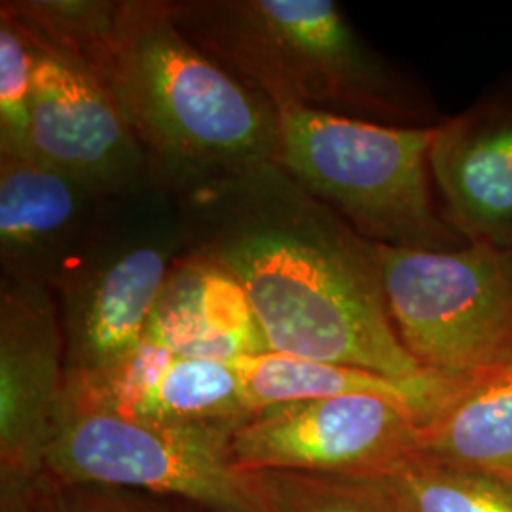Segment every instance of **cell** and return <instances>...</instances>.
I'll list each match as a JSON object with an SVG mask.
<instances>
[{
	"label": "cell",
	"instance_id": "15",
	"mask_svg": "<svg viewBox=\"0 0 512 512\" xmlns=\"http://www.w3.org/2000/svg\"><path fill=\"white\" fill-rule=\"evenodd\" d=\"M418 452L512 480V361L456 380L421 423Z\"/></svg>",
	"mask_w": 512,
	"mask_h": 512
},
{
	"label": "cell",
	"instance_id": "13",
	"mask_svg": "<svg viewBox=\"0 0 512 512\" xmlns=\"http://www.w3.org/2000/svg\"><path fill=\"white\" fill-rule=\"evenodd\" d=\"M65 397L154 423L238 429L256 416L232 361L183 357L147 340L103 378L65 385Z\"/></svg>",
	"mask_w": 512,
	"mask_h": 512
},
{
	"label": "cell",
	"instance_id": "1",
	"mask_svg": "<svg viewBox=\"0 0 512 512\" xmlns=\"http://www.w3.org/2000/svg\"><path fill=\"white\" fill-rule=\"evenodd\" d=\"M179 198L188 251L236 277L270 351L399 380L429 374L393 329L378 245L277 162Z\"/></svg>",
	"mask_w": 512,
	"mask_h": 512
},
{
	"label": "cell",
	"instance_id": "12",
	"mask_svg": "<svg viewBox=\"0 0 512 512\" xmlns=\"http://www.w3.org/2000/svg\"><path fill=\"white\" fill-rule=\"evenodd\" d=\"M431 175L444 217L463 238L512 249V73L440 120Z\"/></svg>",
	"mask_w": 512,
	"mask_h": 512
},
{
	"label": "cell",
	"instance_id": "11",
	"mask_svg": "<svg viewBox=\"0 0 512 512\" xmlns=\"http://www.w3.org/2000/svg\"><path fill=\"white\" fill-rule=\"evenodd\" d=\"M109 196L33 158H0L2 277L54 293L86 251Z\"/></svg>",
	"mask_w": 512,
	"mask_h": 512
},
{
	"label": "cell",
	"instance_id": "22",
	"mask_svg": "<svg viewBox=\"0 0 512 512\" xmlns=\"http://www.w3.org/2000/svg\"><path fill=\"white\" fill-rule=\"evenodd\" d=\"M37 482L0 484V512H37V505H35Z\"/></svg>",
	"mask_w": 512,
	"mask_h": 512
},
{
	"label": "cell",
	"instance_id": "5",
	"mask_svg": "<svg viewBox=\"0 0 512 512\" xmlns=\"http://www.w3.org/2000/svg\"><path fill=\"white\" fill-rule=\"evenodd\" d=\"M186 251L177 192L148 177L109 196L86 251L54 291L65 385L103 378L145 342L165 283Z\"/></svg>",
	"mask_w": 512,
	"mask_h": 512
},
{
	"label": "cell",
	"instance_id": "8",
	"mask_svg": "<svg viewBox=\"0 0 512 512\" xmlns=\"http://www.w3.org/2000/svg\"><path fill=\"white\" fill-rule=\"evenodd\" d=\"M421 416L408 404L344 395L258 412L232 433L239 471L387 475L420 450Z\"/></svg>",
	"mask_w": 512,
	"mask_h": 512
},
{
	"label": "cell",
	"instance_id": "16",
	"mask_svg": "<svg viewBox=\"0 0 512 512\" xmlns=\"http://www.w3.org/2000/svg\"><path fill=\"white\" fill-rule=\"evenodd\" d=\"M232 363L238 368L245 397L255 414L285 404L374 395L412 406L423 423L456 382L437 374L404 380L387 378L361 368L308 361L274 351L241 357Z\"/></svg>",
	"mask_w": 512,
	"mask_h": 512
},
{
	"label": "cell",
	"instance_id": "2",
	"mask_svg": "<svg viewBox=\"0 0 512 512\" xmlns=\"http://www.w3.org/2000/svg\"><path fill=\"white\" fill-rule=\"evenodd\" d=\"M92 74L145 150L150 177L177 194L277 158V107L184 37L169 0H124Z\"/></svg>",
	"mask_w": 512,
	"mask_h": 512
},
{
	"label": "cell",
	"instance_id": "6",
	"mask_svg": "<svg viewBox=\"0 0 512 512\" xmlns=\"http://www.w3.org/2000/svg\"><path fill=\"white\" fill-rule=\"evenodd\" d=\"M236 429L133 420L63 397L44 475L183 499L207 512H266L230 454Z\"/></svg>",
	"mask_w": 512,
	"mask_h": 512
},
{
	"label": "cell",
	"instance_id": "18",
	"mask_svg": "<svg viewBox=\"0 0 512 512\" xmlns=\"http://www.w3.org/2000/svg\"><path fill=\"white\" fill-rule=\"evenodd\" d=\"M266 512H408L385 475L249 473Z\"/></svg>",
	"mask_w": 512,
	"mask_h": 512
},
{
	"label": "cell",
	"instance_id": "14",
	"mask_svg": "<svg viewBox=\"0 0 512 512\" xmlns=\"http://www.w3.org/2000/svg\"><path fill=\"white\" fill-rule=\"evenodd\" d=\"M145 340L183 357L226 363L270 351L236 277L192 251L169 275Z\"/></svg>",
	"mask_w": 512,
	"mask_h": 512
},
{
	"label": "cell",
	"instance_id": "19",
	"mask_svg": "<svg viewBox=\"0 0 512 512\" xmlns=\"http://www.w3.org/2000/svg\"><path fill=\"white\" fill-rule=\"evenodd\" d=\"M387 478L408 512H512V480L458 469L420 452Z\"/></svg>",
	"mask_w": 512,
	"mask_h": 512
},
{
	"label": "cell",
	"instance_id": "10",
	"mask_svg": "<svg viewBox=\"0 0 512 512\" xmlns=\"http://www.w3.org/2000/svg\"><path fill=\"white\" fill-rule=\"evenodd\" d=\"M27 40L33 48L29 158L107 194L147 181V154L99 80L73 59Z\"/></svg>",
	"mask_w": 512,
	"mask_h": 512
},
{
	"label": "cell",
	"instance_id": "4",
	"mask_svg": "<svg viewBox=\"0 0 512 512\" xmlns=\"http://www.w3.org/2000/svg\"><path fill=\"white\" fill-rule=\"evenodd\" d=\"M435 131L285 105L277 107L275 162L376 245L458 249L469 241L435 200Z\"/></svg>",
	"mask_w": 512,
	"mask_h": 512
},
{
	"label": "cell",
	"instance_id": "20",
	"mask_svg": "<svg viewBox=\"0 0 512 512\" xmlns=\"http://www.w3.org/2000/svg\"><path fill=\"white\" fill-rule=\"evenodd\" d=\"M33 48L0 10V158H29Z\"/></svg>",
	"mask_w": 512,
	"mask_h": 512
},
{
	"label": "cell",
	"instance_id": "21",
	"mask_svg": "<svg viewBox=\"0 0 512 512\" xmlns=\"http://www.w3.org/2000/svg\"><path fill=\"white\" fill-rule=\"evenodd\" d=\"M37 512H207L175 497L131 488L67 484L42 475L35 486Z\"/></svg>",
	"mask_w": 512,
	"mask_h": 512
},
{
	"label": "cell",
	"instance_id": "3",
	"mask_svg": "<svg viewBox=\"0 0 512 512\" xmlns=\"http://www.w3.org/2000/svg\"><path fill=\"white\" fill-rule=\"evenodd\" d=\"M169 6L184 37L275 107L399 128H435L444 118L330 0H169Z\"/></svg>",
	"mask_w": 512,
	"mask_h": 512
},
{
	"label": "cell",
	"instance_id": "9",
	"mask_svg": "<svg viewBox=\"0 0 512 512\" xmlns=\"http://www.w3.org/2000/svg\"><path fill=\"white\" fill-rule=\"evenodd\" d=\"M65 338L55 294L0 281V484H33L65 397Z\"/></svg>",
	"mask_w": 512,
	"mask_h": 512
},
{
	"label": "cell",
	"instance_id": "17",
	"mask_svg": "<svg viewBox=\"0 0 512 512\" xmlns=\"http://www.w3.org/2000/svg\"><path fill=\"white\" fill-rule=\"evenodd\" d=\"M0 10L33 42L92 73L116 35L124 0H2Z\"/></svg>",
	"mask_w": 512,
	"mask_h": 512
},
{
	"label": "cell",
	"instance_id": "7",
	"mask_svg": "<svg viewBox=\"0 0 512 512\" xmlns=\"http://www.w3.org/2000/svg\"><path fill=\"white\" fill-rule=\"evenodd\" d=\"M378 260L393 329L425 372L463 380L511 363L512 249L378 245Z\"/></svg>",
	"mask_w": 512,
	"mask_h": 512
}]
</instances>
